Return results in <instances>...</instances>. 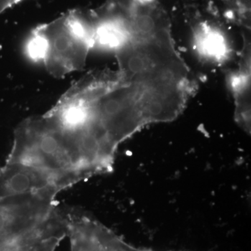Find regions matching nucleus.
I'll list each match as a JSON object with an SVG mask.
<instances>
[{"instance_id":"7","label":"nucleus","mask_w":251,"mask_h":251,"mask_svg":"<svg viewBox=\"0 0 251 251\" xmlns=\"http://www.w3.org/2000/svg\"><path fill=\"white\" fill-rule=\"evenodd\" d=\"M195 44L200 55L212 62L224 61L230 50L224 33L211 25L202 24L198 28Z\"/></svg>"},{"instance_id":"9","label":"nucleus","mask_w":251,"mask_h":251,"mask_svg":"<svg viewBox=\"0 0 251 251\" xmlns=\"http://www.w3.org/2000/svg\"><path fill=\"white\" fill-rule=\"evenodd\" d=\"M153 251L149 250V249H141V248H139V251Z\"/></svg>"},{"instance_id":"6","label":"nucleus","mask_w":251,"mask_h":251,"mask_svg":"<svg viewBox=\"0 0 251 251\" xmlns=\"http://www.w3.org/2000/svg\"><path fill=\"white\" fill-rule=\"evenodd\" d=\"M68 188L52 175L36 168L6 163L0 168V197L29 194H54Z\"/></svg>"},{"instance_id":"10","label":"nucleus","mask_w":251,"mask_h":251,"mask_svg":"<svg viewBox=\"0 0 251 251\" xmlns=\"http://www.w3.org/2000/svg\"><path fill=\"white\" fill-rule=\"evenodd\" d=\"M18 251H19V250H18Z\"/></svg>"},{"instance_id":"2","label":"nucleus","mask_w":251,"mask_h":251,"mask_svg":"<svg viewBox=\"0 0 251 251\" xmlns=\"http://www.w3.org/2000/svg\"><path fill=\"white\" fill-rule=\"evenodd\" d=\"M6 163L45 172L67 188L94 176L74 134L48 112L18 126Z\"/></svg>"},{"instance_id":"4","label":"nucleus","mask_w":251,"mask_h":251,"mask_svg":"<svg viewBox=\"0 0 251 251\" xmlns=\"http://www.w3.org/2000/svg\"><path fill=\"white\" fill-rule=\"evenodd\" d=\"M56 195L0 197V244L17 240L41 226L57 207Z\"/></svg>"},{"instance_id":"1","label":"nucleus","mask_w":251,"mask_h":251,"mask_svg":"<svg viewBox=\"0 0 251 251\" xmlns=\"http://www.w3.org/2000/svg\"><path fill=\"white\" fill-rule=\"evenodd\" d=\"M117 62L116 73L90 74L63 95L78 112L75 128L112 164L125 140L145 126L179 116L190 90L187 72L161 50L135 48Z\"/></svg>"},{"instance_id":"5","label":"nucleus","mask_w":251,"mask_h":251,"mask_svg":"<svg viewBox=\"0 0 251 251\" xmlns=\"http://www.w3.org/2000/svg\"><path fill=\"white\" fill-rule=\"evenodd\" d=\"M65 215L71 251H138L139 249L84 213L67 209Z\"/></svg>"},{"instance_id":"3","label":"nucleus","mask_w":251,"mask_h":251,"mask_svg":"<svg viewBox=\"0 0 251 251\" xmlns=\"http://www.w3.org/2000/svg\"><path fill=\"white\" fill-rule=\"evenodd\" d=\"M93 48L83 13L73 10L52 22L38 26L31 32L25 51L29 58L42 61L55 77L82 70Z\"/></svg>"},{"instance_id":"8","label":"nucleus","mask_w":251,"mask_h":251,"mask_svg":"<svg viewBox=\"0 0 251 251\" xmlns=\"http://www.w3.org/2000/svg\"><path fill=\"white\" fill-rule=\"evenodd\" d=\"M23 0H0V13H3L14 5L21 2Z\"/></svg>"}]
</instances>
